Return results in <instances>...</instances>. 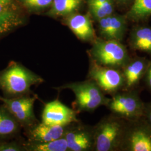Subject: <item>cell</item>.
Instances as JSON below:
<instances>
[{
    "mask_svg": "<svg viewBox=\"0 0 151 151\" xmlns=\"http://www.w3.org/2000/svg\"><path fill=\"white\" fill-rule=\"evenodd\" d=\"M99 30L104 39L120 42L126 30V22L120 16H106L99 20Z\"/></svg>",
    "mask_w": 151,
    "mask_h": 151,
    "instance_id": "obj_13",
    "label": "cell"
},
{
    "mask_svg": "<svg viewBox=\"0 0 151 151\" xmlns=\"http://www.w3.org/2000/svg\"><path fill=\"white\" fill-rule=\"evenodd\" d=\"M133 19H143L151 15V0H134L129 12Z\"/></svg>",
    "mask_w": 151,
    "mask_h": 151,
    "instance_id": "obj_19",
    "label": "cell"
},
{
    "mask_svg": "<svg viewBox=\"0 0 151 151\" xmlns=\"http://www.w3.org/2000/svg\"><path fill=\"white\" fill-rule=\"evenodd\" d=\"M144 77L145 78V82L147 86L151 91V62H150L147 67L146 74Z\"/></svg>",
    "mask_w": 151,
    "mask_h": 151,
    "instance_id": "obj_26",
    "label": "cell"
},
{
    "mask_svg": "<svg viewBox=\"0 0 151 151\" xmlns=\"http://www.w3.org/2000/svg\"><path fill=\"white\" fill-rule=\"evenodd\" d=\"M21 125L3 104L0 105V139H5L16 135Z\"/></svg>",
    "mask_w": 151,
    "mask_h": 151,
    "instance_id": "obj_15",
    "label": "cell"
},
{
    "mask_svg": "<svg viewBox=\"0 0 151 151\" xmlns=\"http://www.w3.org/2000/svg\"><path fill=\"white\" fill-rule=\"evenodd\" d=\"M127 121L114 115L101 119L93 127V151H120Z\"/></svg>",
    "mask_w": 151,
    "mask_h": 151,
    "instance_id": "obj_3",
    "label": "cell"
},
{
    "mask_svg": "<svg viewBox=\"0 0 151 151\" xmlns=\"http://www.w3.org/2000/svg\"><path fill=\"white\" fill-rule=\"evenodd\" d=\"M150 61L145 58L137 57L130 59L122 68L123 75L124 90H132L146 74Z\"/></svg>",
    "mask_w": 151,
    "mask_h": 151,
    "instance_id": "obj_11",
    "label": "cell"
},
{
    "mask_svg": "<svg viewBox=\"0 0 151 151\" xmlns=\"http://www.w3.org/2000/svg\"><path fill=\"white\" fill-rule=\"evenodd\" d=\"M142 118L151 127V101L145 104Z\"/></svg>",
    "mask_w": 151,
    "mask_h": 151,
    "instance_id": "obj_24",
    "label": "cell"
},
{
    "mask_svg": "<svg viewBox=\"0 0 151 151\" xmlns=\"http://www.w3.org/2000/svg\"><path fill=\"white\" fill-rule=\"evenodd\" d=\"M120 151H151V127L143 118L127 121Z\"/></svg>",
    "mask_w": 151,
    "mask_h": 151,
    "instance_id": "obj_6",
    "label": "cell"
},
{
    "mask_svg": "<svg viewBox=\"0 0 151 151\" xmlns=\"http://www.w3.org/2000/svg\"><path fill=\"white\" fill-rule=\"evenodd\" d=\"M37 99L36 96L29 95L15 98H6L0 96L2 101L21 127L27 130L38 123L34 114V104Z\"/></svg>",
    "mask_w": 151,
    "mask_h": 151,
    "instance_id": "obj_8",
    "label": "cell"
},
{
    "mask_svg": "<svg viewBox=\"0 0 151 151\" xmlns=\"http://www.w3.org/2000/svg\"><path fill=\"white\" fill-rule=\"evenodd\" d=\"M99 6L102 8V9L106 13L107 16L111 15L113 11V6L111 0H107Z\"/></svg>",
    "mask_w": 151,
    "mask_h": 151,
    "instance_id": "obj_25",
    "label": "cell"
},
{
    "mask_svg": "<svg viewBox=\"0 0 151 151\" xmlns=\"http://www.w3.org/2000/svg\"><path fill=\"white\" fill-rule=\"evenodd\" d=\"M70 151H93V127L78 123L68 125L63 135Z\"/></svg>",
    "mask_w": 151,
    "mask_h": 151,
    "instance_id": "obj_9",
    "label": "cell"
},
{
    "mask_svg": "<svg viewBox=\"0 0 151 151\" xmlns=\"http://www.w3.org/2000/svg\"><path fill=\"white\" fill-rule=\"evenodd\" d=\"M77 114L75 109L55 99L45 105L42 114V122L51 125L67 126L79 122Z\"/></svg>",
    "mask_w": 151,
    "mask_h": 151,
    "instance_id": "obj_10",
    "label": "cell"
},
{
    "mask_svg": "<svg viewBox=\"0 0 151 151\" xmlns=\"http://www.w3.org/2000/svg\"><path fill=\"white\" fill-rule=\"evenodd\" d=\"M87 77L94 81L105 94L113 95L124 88L121 69L97 65L90 60Z\"/></svg>",
    "mask_w": 151,
    "mask_h": 151,
    "instance_id": "obj_7",
    "label": "cell"
},
{
    "mask_svg": "<svg viewBox=\"0 0 151 151\" xmlns=\"http://www.w3.org/2000/svg\"><path fill=\"white\" fill-rule=\"evenodd\" d=\"M24 4L31 8L40 9L50 5L53 0H22Z\"/></svg>",
    "mask_w": 151,
    "mask_h": 151,
    "instance_id": "obj_22",
    "label": "cell"
},
{
    "mask_svg": "<svg viewBox=\"0 0 151 151\" xmlns=\"http://www.w3.org/2000/svg\"><path fill=\"white\" fill-rule=\"evenodd\" d=\"M54 88L58 91L67 89L73 92L75 100L72 106L77 113L93 112L101 106H106L110 100L97 84L89 78L68 83Z\"/></svg>",
    "mask_w": 151,
    "mask_h": 151,
    "instance_id": "obj_2",
    "label": "cell"
},
{
    "mask_svg": "<svg viewBox=\"0 0 151 151\" xmlns=\"http://www.w3.org/2000/svg\"><path fill=\"white\" fill-rule=\"evenodd\" d=\"M120 2H124L125 1H126L127 0H119Z\"/></svg>",
    "mask_w": 151,
    "mask_h": 151,
    "instance_id": "obj_28",
    "label": "cell"
},
{
    "mask_svg": "<svg viewBox=\"0 0 151 151\" xmlns=\"http://www.w3.org/2000/svg\"><path fill=\"white\" fill-rule=\"evenodd\" d=\"M68 125H51L41 122L26 130L29 141L48 142L62 138Z\"/></svg>",
    "mask_w": 151,
    "mask_h": 151,
    "instance_id": "obj_12",
    "label": "cell"
},
{
    "mask_svg": "<svg viewBox=\"0 0 151 151\" xmlns=\"http://www.w3.org/2000/svg\"><path fill=\"white\" fill-rule=\"evenodd\" d=\"M44 81L41 76L15 61H11L0 71V90L6 98L27 95L32 86Z\"/></svg>",
    "mask_w": 151,
    "mask_h": 151,
    "instance_id": "obj_1",
    "label": "cell"
},
{
    "mask_svg": "<svg viewBox=\"0 0 151 151\" xmlns=\"http://www.w3.org/2000/svg\"><path fill=\"white\" fill-rule=\"evenodd\" d=\"M89 56L97 65L121 70L130 59L126 48L115 40L95 39Z\"/></svg>",
    "mask_w": 151,
    "mask_h": 151,
    "instance_id": "obj_4",
    "label": "cell"
},
{
    "mask_svg": "<svg viewBox=\"0 0 151 151\" xmlns=\"http://www.w3.org/2000/svg\"><path fill=\"white\" fill-rule=\"evenodd\" d=\"M16 5L14 0H0V16H18L16 15Z\"/></svg>",
    "mask_w": 151,
    "mask_h": 151,
    "instance_id": "obj_20",
    "label": "cell"
},
{
    "mask_svg": "<svg viewBox=\"0 0 151 151\" xmlns=\"http://www.w3.org/2000/svg\"><path fill=\"white\" fill-rule=\"evenodd\" d=\"M130 43L133 48L151 54V28L135 29L132 33Z\"/></svg>",
    "mask_w": 151,
    "mask_h": 151,
    "instance_id": "obj_17",
    "label": "cell"
},
{
    "mask_svg": "<svg viewBox=\"0 0 151 151\" xmlns=\"http://www.w3.org/2000/svg\"><path fill=\"white\" fill-rule=\"evenodd\" d=\"M82 0H53L50 14L54 16H63L76 10Z\"/></svg>",
    "mask_w": 151,
    "mask_h": 151,
    "instance_id": "obj_18",
    "label": "cell"
},
{
    "mask_svg": "<svg viewBox=\"0 0 151 151\" xmlns=\"http://www.w3.org/2000/svg\"><path fill=\"white\" fill-rule=\"evenodd\" d=\"M23 144L16 142H0V151H24Z\"/></svg>",
    "mask_w": 151,
    "mask_h": 151,
    "instance_id": "obj_21",
    "label": "cell"
},
{
    "mask_svg": "<svg viewBox=\"0 0 151 151\" xmlns=\"http://www.w3.org/2000/svg\"><path fill=\"white\" fill-rule=\"evenodd\" d=\"M25 151H69L67 142L63 137L48 142L29 141L23 143Z\"/></svg>",
    "mask_w": 151,
    "mask_h": 151,
    "instance_id": "obj_16",
    "label": "cell"
},
{
    "mask_svg": "<svg viewBox=\"0 0 151 151\" xmlns=\"http://www.w3.org/2000/svg\"><path fill=\"white\" fill-rule=\"evenodd\" d=\"M145 105L137 93L133 90H124L112 95L106 106L114 115L132 121L142 118Z\"/></svg>",
    "mask_w": 151,
    "mask_h": 151,
    "instance_id": "obj_5",
    "label": "cell"
},
{
    "mask_svg": "<svg viewBox=\"0 0 151 151\" xmlns=\"http://www.w3.org/2000/svg\"><path fill=\"white\" fill-rule=\"evenodd\" d=\"M107 0H89L88 5L89 6L95 5L99 6L103 4Z\"/></svg>",
    "mask_w": 151,
    "mask_h": 151,
    "instance_id": "obj_27",
    "label": "cell"
},
{
    "mask_svg": "<svg viewBox=\"0 0 151 151\" xmlns=\"http://www.w3.org/2000/svg\"><path fill=\"white\" fill-rule=\"evenodd\" d=\"M66 24L76 36L82 41L95 40V32L88 15L76 14L68 16Z\"/></svg>",
    "mask_w": 151,
    "mask_h": 151,
    "instance_id": "obj_14",
    "label": "cell"
},
{
    "mask_svg": "<svg viewBox=\"0 0 151 151\" xmlns=\"http://www.w3.org/2000/svg\"><path fill=\"white\" fill-rule=\"evenodd\" d=\"M90 9L95 18L98 20L108 16L102 9V8L99 6H90Z\"/></svg>",
    "mask_w": 151,
    "mask_h": 151,
    "instance_id": "obj_23",
    "label": "cell"
}]
</instances>
